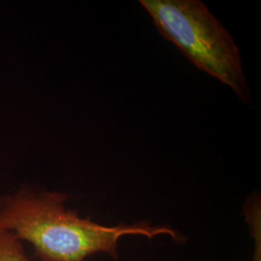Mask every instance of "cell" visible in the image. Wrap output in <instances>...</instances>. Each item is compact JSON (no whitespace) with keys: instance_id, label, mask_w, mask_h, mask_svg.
Segmentation results:
<instances>
[{"instance_id":"3957f363","label":"cell","mask_w":261,"mask_h":261,"mask_svg":"<svg viewBox=\"0 0 261 261\" xmlns=\"http://www.w3.org/2000/svg\"><path fill=\"white\" fill-rule=\"evenodd\" d=\"M0 261H29L20 240L11 231L0 230Z\"/></svg>"},{"instance_id":"7a4b0ae2","label":"cell","mask_w":261,"mask_h":261,"mask_svg":"<svg viewBox=\"0 0 261 261\" xmlns=\"http://www.w3.org/2000/svg\"><path fill=\"white\" fill-rule=\"evenodd\" d=\"M161 34L195 65L227 85L244 103L252 94L239 48L220 20L199 0H141Z\"/></svg>"},{"instance_id":"6da1fadb","label":"cell","mask_w":261,"mask_h":261,"mask_svg":"<svg viewBox=\"0 0 261 261\" xmlns=\"http://www.w3.org/2000/svg\"><path fill=\"white\" fill-rule=\"evenodd\" d=\"M67 196L58 192L24 190L0 198V230L30 243L43 261H84L105 252L117 258L119 239L125 235L154 238L168 234L181 241L173 229L147 222L106 226L67 209Z\"/></svg>"}]
</instances>
